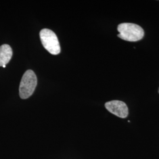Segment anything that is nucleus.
Instances as JSON below:
<instances>
[{
    "label": "nucleus",
    "mask_w": 159,
    "mask_h": 159,
    "mask_svg": "<svg viewBox=\"0 0 159 159\" xmlns=\"http://www.w3.org/2000/svg\"><path fill=\"white\" fill-rule=\"evenodd\" d=\"M119 34L117 36L122 40L135 42L142 40L144 32L139 25L133 23H121L117 27Z\"/></svg>",
    "instance_id": "obj_1"
},
{
    "label": "nucleus",
    "mask_w": 159,
    "mask_h": 159,
    "mask_svg": "<svg viewBox=\"0 0 159 159\" xmlns=\"http://www.w3.org/2000/svg\"><path fill=\"white\" fill-rule=\"evenodd\" d=\"M37 79L34 71L29 70L24 75L21 80L19 91L20 96L23 99H26L31 96L35 89Z\"/></svg>",
    "instance_id": "obj_2"
},
{
    "label": "nucleus",
    "mask_w": 159,
    "mask_h": 159,
    "mask_svg": "<svg viewBox=\"0 0 159 159\" xmlns=\"http://www.w3.org/2000/svg\"><path fill=\"white\" fill-rule=\"evenodd\" d=\"M41 43L44 48L51 54L57 55L60 52V46L57 35L49 29H43L40 33Z\"/></svg>",
    "instance_id": "obj_3"
},
{
    "label": "nucleus",
    "mask_w": 159,
    "mask_h": 159,
    "mask_svg": "<svg viewBox=\"0 0 159 159\" xmlns=\"http://www.w3.org/2000/svg\"><path fill=\"white\" fill-rule=\"evenodd\" d=\"M109 112L120 118H125L129 114V109L125 102L119 100H113L105 104Z\"/></svg>",
    "instance_id": "obj_4"
},
{
    "label": "nucleus",
    "mask_w": 159,
    "mask_h": 159,
    "mask_svg": "<svg viewBox=\"0 0 159 159\" xmlns=\"http://www.w3.org/2000/svg\"><path fill=\"white\" fill-rule=\"evenodd\" d=\"M12 56L11 47L8 44H3L0 47V66H6L10 62Z\"/></svg>",
    "instance_id": "obj_5"
},
{
    "label": "nucleus",
    "mask_w": 159,
    "mask_h": 159,
    "mask_svg": "<svg viewBox=\"0 0 159 159\" xmlns=\"http://www.w3.org/2000/svg\"><path fill=\"white\" fill-rule=\"evenodd\" d=\"M6 67V66H2V67H4V68H5V67Z\"/></svg>",
    "instance_id": "obj_6"
},
{
    "label": "nucleus",
    "mask_w": 159,
    "mask_h": 159,
    "mask_svg": "<svg viewBox=\"0 0 159 159\" xmlns=\"http://www.w3.org/2000/svg\"></svg>",
    "instance_id": "obj_7"
}]
</instances>
